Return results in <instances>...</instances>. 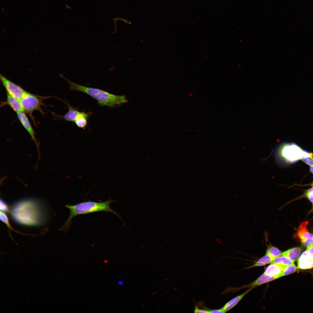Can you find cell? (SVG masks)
Wrapping results in <instances>:
<instances>
[{"label":"cell","mask_w":313,"mask_h":313,"mask_svg":"<svg viewBox=\"0 0 313 313\" xmlns=\"http://www.w3.org/2000/svg\"><path fill=\"white\" fill-rule=\"evenodd\" d=\"M276 279V277L268 276L264 273L253 282L247 285H243L239 288H234L231 287L227 288L222 292L221 294H223L230 292H234L245 288L256 287Z\"/></svg>","instance_id":"7"},{"label":"cell","mask_w":313,"mask_h":313,"mask_svg":"<svg viewBox=\"0 0 313 313\" xmlns=\"http://www.w3.org/2000/svg\"><path fill=\"white\" fill-rule=\"evenodd\" d=\"M116 201L109 199L106 201L97 202L93 201H86L80 202L74 205H67L65 207L70 210V215L60 230L67 232L72 224V220L76 216L102 211L112 213L117 216L122 221L123 225L125 223L121 216L110 207V205Z\"/></svg>","instance_id":"2"},{"label":"cell","mask_w":313,"mask_h":313,"mask_svg":"<svg viewBox=\"0 0 313 313\" xmlns=\"http://www.w3.org/2000/svg\"><path fill=\"white\" fill-rule=\"evenodd\" d=\"M92 114V112L86 113L84 111L81 112L74 122L78 127L85 129L87 126L88 119Z\"/></svg>","instance_id":"14"},{"label":"cell","mask_w":313,"mask_h":313,"mask_svg":"<svg viewBox=\"0 0 313 313\" xmlns=\"http://www.w3.org/2000/svg\"><path fill=\"white\" fill-rule=\"evenodd\" d=\"M0 219L4 223L10 230H12L7 215L4 212L1 211L0 214Z\"/></svg>","instance_id":"23"},{"label":"cell","mask_w":313,"mask_h":313,"mask_svg":"<svg viewBox=\"0 0 313 313\" xmlns=\"http://www.w3.org/2000/svg\"><path fill=\"white\" fill-rule=\"evenodd\" d=\"M306 250L309 254L310 257L313 256V245L307 246Z\"/></svg>","instance_id":"26"},{"label":"cell","mask_w":313,"mask_h":313,"mask_svg":"<svg viewBox=\"0 0 313 313\" xmlns=\"http://www.w3.org/2000/svg\"><path fill=\"white\" fill-rule=\"evenodd\" d=\"M2 104L8 105L16 113L24 112L20 100L7 93L6 100Z\"/></svg>","instance_id":"11"},{"label":"cell","mask_w":313,"mask_h":313,"mask_svg":"<svg viewBox=\"0 0 313 313\" xmlns=\"http://www.w3.org/2000/svg\"><path fill=\"white\" fill-rule=\"evenodd\" d=\"M59 76L67 82L71 90L80 91L88 95L96 100L101 106L114 107L128 102L124 95H116L98 88L85 86L71 81L61 74Z\"/></svg>","instance_id":"3"},{"label":"cell","mask_w":313,"mask_h":313,"mask_svg":"<svg viewBox=\"0 0 313 313\" xmlns=\"http://www.w3.org/2000/svg\"><path fill=\"white\" fill-rule=\"evenodd\" d=\"M274 258L266 254L261 257L255 263L251 266L247 267L246 268L250 269L251 268L259 267L271 263L274 259Z\"/></svg>","instance_id":"18"},{"label":"cell","mask_w":313,"mask_h":313,"mask_svg":"<svg viewBox=\"0 0 313 313\" xmlns=\"http://www.w3.org/2000/svg\"><path fill=\"white\" fill-rule=\"evenodd\" d=\"M297 262L298 267L300 269H308L313 268V261L306 250L301 254Z\"/></svg>","instance_id":"10"},{"label":"cell","mask_w":313,"mask_h":313,"mask_svg":"<svg viewBox=\"0 0 313 313\" xmlns=\"http://www.w3.org/2000/svg\"><path fill=\"white\" fill-rule=\"evenodd\" d=\"M210 310L202 302H199L197 304H195L194 312L195 313H210Z\"/></svg>","instance_id":"22"},{"label":"cell","mask_w":313,"mask_h":313,"mask_svg":"<svg viewBox=\"0 0 313 313\" xmlns=\"http://www.w3.org/2000/svg\"><path fill=\"white\" fill-rule=\"evenodd\" d=\"M81 112L77 108L70 106L68 110L65 115L63 116L57 115V118L59 120L74 122Z\"/></svg>","instance_id":"12"},{"label":"cell","mask_w":313,"mask_h":313,"mask_svg":"<svg viewBox=\"0 0 313 313\" xmlns=\"http://www.w3.org/2000/svg\"><path fill=\"white\" fill-rule=\"evenodd\" d=\"M285 268L278 264L271 263L266 267L264 273L268 276L275 277L277 279V276L281 273Z\"/></svg>","instance_id":"13"},{"label":"cell","mask_w":313,"mask_h":313,"mask_svg":"<svg viewBox=\"0 0 313 313\" xmlns=\"http://www.w3.org/2000/svg\"><path fill=\"white\" fill-rule=\"evenodd\" d=\"M24 111L33 118L32 112L39 110L42 104L41 99L37 96L27 92L20 100Z\"/></svg>","instance_id":"5"},{"label":"cell","mask_w":313,"mask_h":313,"mask_svg":"<svg viewBox=\"0 0 313 313\" xmlns=\"http://www.w3.org/2000/svg\"><path fill=\"white\" fill-rule=\"evenodd\" d=\"M123 280L119 281L118 282V284L121 285H123Z\"/></svg>","instance_id":"28"},{"label":"cell","mask_w":313,"mask_h":313,"mask_svg":"<svg viewBox=\"0 0 313 313\" xmlns=\"http://www.w3.org/2000/svg\"><path fill=\"white\" fill-rule=\"evenodd\" d=\"M310 170L311 172L313 174V167L310 166Z\"/></svg>","instance_id":"29"},{"label":"cell","mask_w":313,"mask_h":313,"mask_svg":"<svg viewBox=\"0 0 313 313\" xmlns=\"http://www.w3.org/2000/svg\"><path fill=\"white\" fill-rule=\"evenodd\" d=\"M253 288H250L244 293L235 297L226 303L222 308L225 312H226L234 307Z\"/></svg>","instance_id":"15"},{"label":"cell","mask_w":313,"mask_h":313,"mask_svg":"<svg viewBox=\"0 0 313 313\" xmlns=\"http://www.w3.org/2000/svg\"><path fill=\"white\" fill-rule=\"evenodd\" d=\"M210 313H225L222 308L219 309L210 310Z\"/></svg>","instance_id":"27"},{"label":"cell","mask_w":313,"mask_h":313,"mask_svg":"<svg viewBox=\"0 0 313 313\" xmlns=\"http://www.w3.org/2000/svg\"><path fill=\"white\" fill-rule=\"evenodd\" d=\"M17 117L21 123L35 143L39 153V146L35 138L34 132L27 116L24 112H18L17 113Z\"/></svg>","instance_id":"9"},{"label":"cell","mask_w":313,"mask_h":313,"mask_svg":"<svg viewBox=\"0 0 313 313\" xmlns=\"http://www.w3.org/2000/svg\"><path fill=\"white\" fill-rule=\"evenodd\" d=\"M312 203H313V205H312V210H313V202Z\"/></svg>","instance_id":"30"},{"label":"cell","mask_w":313,"mask_h":313,"mask_svg":"<svg viewBox=\"0 0 313 313\" xmlns=\"http://www.w3.org/2000/svg\"><path fill=\"white\" fill-rule=\"evenodd\" d=\"M305 195L311 202H313V187L309 189L306 191Z\"/></svg>","instance_id":"24"},{"label":"cell","mask_w":313,"mask_h":313,"mask_svg":"<svg viewBox=\"0 0 313 313\" xmlns=\"http://www.w3.org/2000/svg\"><path fill=\"white\" fill-rule=\"evenodd\" d=\"M301 160L310 166L313 167L312 153L303 150L301 155Z\"/></svg>","instance_id":"19"},{"label":"cell","mask_w":313,"mask_h":313,"mask_svg":"<svg viewBox=\"0 0 313 313\" xmlns=\"http://www.w3.org/2000/svg\"><path fill=\"white\" fill-rule=\"evenodd\" d=\"M303 150L294 143H285L276 149L274 152L275 160L278 163L282 161L292 163L301 160Z\"/></svg>","instance_id":"4"},{"label":"cell","mask_w":313,"mask_h":313,"mask_svg":"<svg viewBox=\"0 0 313 313\" xmlns=\"http://www.w3.org/2000/svg\"><path fill=\"white\" fill-rule=\"evenodd\" d=\"M298 268L294 263L287 266L284 269L281 273L277 276V278L278 279L282 276L292 274L296 272Z\"/></svg>","instance_id":"20"},{"label":"cell","mask_w":313,"mask_h":313,"mask_svg":"<svg viewBox=\"0 0 313 313\" xmlns=\"http://www.w3.org/2000/svg\"><path fill=\"white\" fill-rule=\"evenodd\" d=\"M11 214L17 223L27 226H38L44 223L46 212L44 205L39 201L27 198L15 203L12 207Z\"/></svg>","instance_id":"1"},{"label":"cell","mask_w":313,"mask_h":313,"mask_svg":"<svg viewBox=\"0 0 313 313\" xmlns=\"http://www.w3.org/2000/svg\"><path fill=\"white\" fill-rule=\"evenodd\" d=\"M0 209L2 211L8 212L9 209L7 204L5 202L1 199L0 200Z\"/></svg>","instance_id":"25"},{"label":"cell","mask_w":313,"mask_h":313,"mask_svg":"<svg viewBox=\"0 0 313 313\" xmlns=\"http://www.w3.org/2000/svg\"><path fill=\"white\" fill-rule=\"evenodd\" d=\"M281 254V251L277 248L273 246L268 248L266 254L274 259L280 256Z\"/></svg>","instance_id":"21"},{"label":"cell","mask_w":313,"mask_h":313,"mask_svg":"<svg viewBox=\"0 0 313 313\" xmlns=\"http://www.w3.org/2000/svg\"><path fill=\"white\" fill-rule=\"evenodd\" d=\"M0 79L7 93L20 100L27 92L1 74H0Z\"/></svg>","instance_id":"6"},{"label":"cell","mask_w":313,"mask_h":313,"mask_svg":"<svg viewBox=\"0 0 313 313\" xmlns=\"http://www.w3.org/2000/svg\"><path fill=\"white\" fill-rule=\"evenodd\" d=\"M308 223L307 221L301 223L295 236L303 245L307 241L313 239V235L309 232L307 229Z\"/></svg>","instance_id":"8"},{"label":"cell","mask_w":313,"mask_h":313,"mask_svg":"<svg viewBox=\"0 0 313 313\" xmlns=\"http://www.w3.org/2000/svg\"><path fill=\"white\" fill-rule=\"evenodd\" d=\"M302 250L301 247L289 249L281 253V256H287L294 262L299 257Z\"/></svg>","instance_id":"16"},{"label":"cell","mask_w":313,"mask_h":313,"mask_svg":"<svg viewBox=\"0 0 313 313\" xmlns=\"http://www.w3.org/2000/svg\"><path fill=\"white\" fill-rule=\"evenodd\" d=\"M294 261L288 257L280 256L275 258L272 263H274L284 267L294 263Z\"/></svg>","instance_id":"17"},{"label":"cell","mask_w":313,"mask_h":313,"mask_svg":"<svg viewBox=\"0 0 313 313\" xmlns=\"http://www.w3.org/2000/svg\"></svg>","instance_id":"31"}]
</instances>
